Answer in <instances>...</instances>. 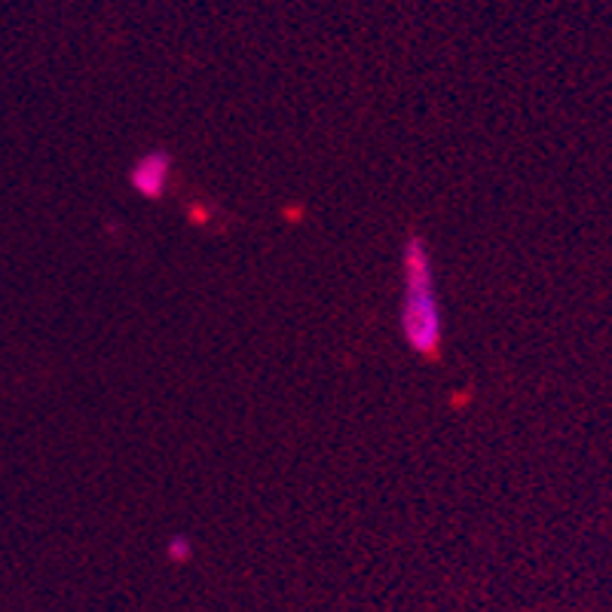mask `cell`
I'll return each instance as SVG.
<instances>
[{
	"label": "cell",
	"instance_id": "6da1fadb",
	"mask_svg": "<svg viewBox=\"0 0 612 612\" xmlns=\"http://www.w3.org/2000/svg\"><path fill=\"white\" fill-rule=\"evenodd\" d=\"M398 328L404 346L426 362H438L444 346V304L432 248L419 233H407L402 245V300Z\"/></svg>",
	"mask_w": 612,
	"mask_h": 612
},
{
	"label": "cell",
	"instance_id": "7a4b0ae2",
	"mask_svg": "<svg viewBox=\"0 0 612 612\" xmlns=\"http://www.w3.org/2000/svg\"><path fill=\"white\" fill-rule=\"evenodd\" d=\"M171 175H175V157L166 147H150L141 157L132 159L129 166V187L138 199L145 203H159L162 196L169 194Z\"/></svg>",
	"mask_w": 612,
	"mask_h": 612
},
{
	"label": "cell",
	"instance_id": "3957f363",
	"mask_svg": "<svg viewBox=\"0 0 612 612\" xmlns=\"http://www.w3.org/2000/svg\"><path fill=\"white\" fill-rule=\"evenodd\" d=\"M166 557L171 563H190L194 561V539L187 536V533H171L166 539Z\"/></svg>",
	"mask_w": 612,
	"mask_h": 612
}]
</instances>
